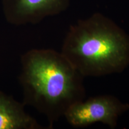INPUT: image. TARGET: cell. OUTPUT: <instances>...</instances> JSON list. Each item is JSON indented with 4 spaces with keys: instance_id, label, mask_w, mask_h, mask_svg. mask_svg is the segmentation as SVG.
<instances>
[{
    "instance_id": "6da1fadb",
    "label": "cell",
    "mask_w": 129,
    "mask_h": 129,
    "mask_svg": "<svg viewBox=\"0 0 129 129\" xmlns=\"http://www.w3.org/2000/svg\"><path fill=\"white\" fill-rule=\"evenodd\" d=\"M19 83L23 103L46 117L48 128L85 98L84 77L62 53L34 48L21 56Z\"/></svg>"
},
{
    "instance_id": "7a4b0ae2",
    "label": "cell",
    "mask_w": 129,
    "mask_h": 129,
    "mask_svg": "<svg viewBox=\"0 0 129 129\" xmlns=\"http://www.w3.org/2000/svg\"><path fill=\"white\" fill-rule=\"evenodd\" d=\"M60 52L84 78L120 74L129 65V35L94 13L69 26Z\"/></svg>"
},
{
    "instance_id": "3957f363",
    "label": "cell",
    "mask_w": 129,
    "mask_h": 129,
    "mask_svg": "<svg viewBox=\"0 0 129 129\" xmlns=\"http://www.w3.org/2000/svg\"><path fill=\"white\" fill-rule=\"evenodd\" d=\"M129 111V104L111 94L91 97L74 104L63 116L72 127L83 128L93 124L102 123L115 128L122 114Z\"/></svg>"
},
{
    "instance_id": "277c9868",
    "label": "cell",
    "mask_w": 129,
    "mask_h": 129,
    "mask_svg": "<svg viewBox=\"0 0 129 129\" xmlns=\"http://www.w3.org/2000/svg\"><path fill=\"white\" fill-rule=\"evenodd\" d=\"M70 0H2L8 23L16 26L37 24L68 9Z\"/></svg>"
},
{
    "instance_id": "5b68a950",
    "label": "cell",
    "mask_w": 129,
    "mask_h": 129,
    "mask_svg": "<svg viewBox=\"0 0 129 129\" xmlns=\"http://www.w3.org/2000/svg\"><path fill=\"white\" fill-rule=\"evenodd\" d=\"M23 103L0 91V129H43L25 111Z\"/></svg>"
}]
</instances>
